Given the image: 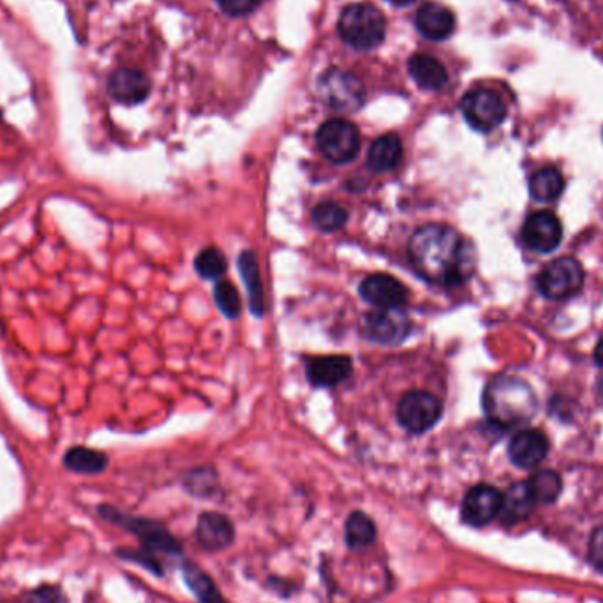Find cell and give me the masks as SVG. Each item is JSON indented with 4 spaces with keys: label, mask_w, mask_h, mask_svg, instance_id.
I'll list each match as a JSON object with an SVG mask.
<instances>
[{
    "label": "cell",
    "mask_w": 603,
    "mask_h": 603,
    "mask_svg": "<svg viewBox=\"0 0 603 603\" xmlns=\"http://www.w3.org/2000/svg\"><path fill=\"white\" fill-rule=\"evenodd\" d=\"M589 561L598 572L603 574V524L591 535L589 542Z\"/></svg>",
    "instance_id": "d6a6232c"
},
{
    "label": "cell",
    "mask_w": 603,
    "mask_h": 603,
    "mask_svg": "<svg viewBox=\"0 0 603 603\" xmlns=\"http://www.w3.org/2000/svg\"><path fill=\"white\" fill-rule=\"evenodd\" d=\"M415 25L424 38L445 41L454 34L455 16L447 6L438 2H427L418 9Z\"/></svg>",
    "instance_id": "ac0fdd59"
},
{
    "label": "cell",
    "mask_w": 603,
    "mask_h": 603,
    "mask_svg": "<svg viewBox=\"0 0 603 603\" xmlns=\"http://www.w3.org/2000/svg\"><path fill=\"white\" fill-rule=\"evenodd\" d=\"M25 603H69L67 596L55 586H41L27 595Z\"/></svg>",
    "instance_id": "4dcf8cb0"
},
{
    "label": "cell",
    "mask_w": 603,
    "mask_h": 603,
    "mask_svg": "<svg viewBox=\"0 0 603 603\" xmlns=\"http://www.w3.org/2000/svg\"><path fill=\"white\" fill-rule=\"evenodd\" d=\"M217 4L226 15L246 16L260 6L261 0H217Z\"/></svg>",
    "instance_id": "1f68e13d"
},
{
    "label": "cell",
    "mask_w": 603,
    "mask_h": 603,
    "mask_svg": "<svg viewBox=\"0 0 603 603\" xmlns=\"http://www.w3.org/2000/svg\"><path fill=\"white\" fill-rule=\"evenodd\" d=\"M388 2H392L394 6H410L415 0H388Z\"/></svg>",
    "instance_id": "e575fe53"
},
{
    "label": "cell",
    "mask_w": 603,
    "mask_h": 603,
    "mask_svg": "<svg viewBox=\"0 0 603 603\" xmlns=\"http://www.w3.org/2000/svg\"><path fill=\"white\" fill-rule=\"evenodd\" d=\"M214 298H216L219 311L226 318H237L242 311V302H240V293L230 281H219L214 290Z\"/></svg>",
    "instance_id": "f546056e"
},
{
    "label": "cell",
    "mask_w": 603,
    "mask_h": 603,
    "mask_svg": "<svg viewBox=\"0 0 603 603\" xmlns=\"http://www.w3.org/2000/svg\"><path fill=\"white\" fill-rule=\"evenodd\" d=\"M239 270L242 281L246 284L251 313L256 318H261L265 311V300H263V288H261L260 268H258V261H256L253 251L240 253Z\"/></svg>",
    "instance_id": "7402d4cb"
},
{
    "label": "cell",
    "mask_w": 603,
    "mask_h": 603,
    "mask_svg": "<svg viewBox=\"0 0 603 603\" xmlns=\"http://www.w3.org/2000/svg\"><path fill=\"white\" fill-rule=\"evenodd\" d=\"M348 221V212L334 201H323L313 210V223L321 231H337Z\"/></svg>",
    "instance_id": "f1b7e54d"
},
{
    "label": "cell",
    "mask_w": 603,
    "mask_h": 603,
    "mask_svg": "<svg viewBox=\"0 0 603 603\" xmlns=\"http://www.w3.org/2000/svg\"><path fill=\"white\" fill-rule=\"evenodd\" d=\"M110 96L122 105H138L150 94L149 76L134 67L117 69L108 80Z\"/></svg>",
    "instance_id": "4fadbf2b"
},
{
    "label": "cell",
    "mask_w": 603,
    "mask_h": 603,
    "mask_svg": "<svg viewBox=\"0 0 603 603\" xmlns=\"http://www.w3.org/2000/svg\"><path fill=\"white\" fill-rule=\"evenodd\" d=\"M376 524L364 512H353L344 524V538L351 549H365L376 540Z\"/></svg>",
    "instance_id": "603a6c76"
},
{
    "label": "cell",
    "mask_w": 603,
    "mask_h": 603,
    "mask_svg": "<svg viewBox=\"0 0 603 603\" xmlns=\"http://www.w3.org/2000/svg\"><path fill=\"white\" fill-rule=\"evenodd\" d=\"M547 452H549V441L545 438L544 432L536 429L517 432L508 445L510 461L514 462L517 468L522 469L536 468L544 461Z\"/></svg>",
    "instance_id": "2e32d148"
},
{
    "label": "cell",
    "mask_w": 603,
    "mask_h": 603,
    "mask_svg": "<svg viewBox=\"0 0 603 603\" xmlns=\"http://www.w3.org/2000/svg\"><path fill=\"white\" fill-rule=\"evenodd\" d=\"M595 358L596 364L600 365V367H603V339L600 341V343H598V346H596Z\"/></svg>",
    "instance_id": "836d02e7"
},
{
    "label": "cell",
    "mask_w": 603,
    "mask_h": 603,
    "mask_svg": "<svg viewBox=\"0 0 603 603\" xmlns=\"http://www.w3.org/2000/svg\"><path fill=\"white\" fill-rule=\"evenodd\" d=\"M408 254L418 276L447 288L466 283L477 267L475 247L447 224L418 228L411 237Z\"/></svg>",
    "instance_id": "6da1fadb"
},
{
    "label": "cell",
    "mask_w": 603,
    "mask_h": 603,
    "mask_svg": "<svg viewBox=\"0 0 603 603\" xmlns=\"http://www.w3.org/2000/svg\"><path fill=\"white\" fill-rule=\"evenodd\" d=\"M563 187H565L563 175L552 166L538 170L529 179V193L536 201H542V203L559 198V194L563 193Z\"/></svg>",
    "instance_id": "cb8c5ba5"
},
{
    "label": "cell",
    "mask_w": 603,
    "mask_h": 603,
    "mask_svg": "<svg viewBox=\"0 0 603 603\" xmlns=\"http://www.w3.org/2000/svg\"><path fill=\"white\" fill-rule=\"evenodd\" d=\"M522 240L535 253H552L563 240V226L552 212L540 210L526 219Z\"/></svg>",
    "instance_id": "7c38bea8"
},
{
    "label": "cell",
    "mask_w": 603,
    "mask_h": 603,
    "mask_svg": "<svg viewBox=\"0 0 603 603\" xmlns=\"http://www.w3.org/2000/svg\"><path fill=\"white\" fill-rule=\"evenodd\" d=\"M196 540L205 551H224L235 540V526L226 515L205 512L200 515L196 524Z\"/></svg>",
    "instance_id": "9a60e30c"
},
{
    "label": "cell",
    "mask_w": 603,
    "mask_h": 603,
    "mask_svg": "<svg viewBox=\"0 0 603 603\" xmlns=\"http://www.w3.org/2000/svg\"><path fill=\"white\" fill-rule=\"evenodd\" d=\"M528 487L533 498H535L536 505L538 503H554L561 494V478H559L556 471L551 469H542V471H536L533 477L528 480Z\"/></svg>",
    "instance_id": "4316f807"
},
{
    "label": "cell",
    "mask_w": 603,
    "mask_h": 603,
    "mask_svg": "<svg viewBox=\"0 0 603 603\" xmlns=\"http://www.w3.org/2000/svg\"><path fill=\"white\" fill-rule=\"evenodd\" d=\"M484 408L494 424L508 429L526 424L536 413V395L526 381L499 374L484 392Z\"/></svg>",
    "instance_id": "7a4b0ae2"
},
{
    "label": "cell",
    "mask_w": 603,
    "mask_h": 603,
    "mask_svg": "<svg viewBox=\"0 0 603 603\" xmlns=\"http://www.w3.org/2000/svg\"><path fill=\"white\" fill-rule=\"evenodd\" d=\"M501 499L503 494L492 485L480 484L471 487L462 499V522L473 528L487 526L498 517Z\"/></svg>",
    "instance_id": "8fae6325"
},
{
    "label": "cell",
    "mask_w": 603,
    "mask_h": 603,
    "mask_svg": "<svg viewBox=\"0 0 603 603\" xmlns=\"http://www.w3.org/2000/svg\"><path fill=\"white\" fill-rule=\"evenodd\" d=\"M316 89L321 101L335 112H357L364 105V83L350 71L328 69L320 76Z\"/></svg>",
    "instance_id": "5b68a950"
},
{
    "label": "cell",
    "mask_w": 603,
    "mask_h": 603,
    "mask_svg": "<svg viewBox=\"0 0 603 603\" xmlns=\"http://www.w3.org/2000/svg\"><path fill=\"white\" fill-rule=\"evenodd\" d=\"M182 574H184L187 586L191 588L194 596L201 603H226L209 575L205 574L200 566L194 565L193 561H186V565L182 568Z\"/></svg>",
    "instance_id": "d4e9b609"
},
{
    "label": "cell",
    "mask_w": 603,
    "mask_h": 603,
    "mask_svg": "<svg viewBox=\"0 0 603 603\" xmlns=\"http://www.w3.org/2000/svg\"><path fill=\"white\" fill-rule=\"evenodd\" d=\"M64 466L75 473L96 475L108 466V459L105 454L92 448L75 447L67 450L64 455Z\"/></svg>",
    "instance_id": "484cf974"
},
{
    "label": "cell",
    "mask_w": 603,
    "mask_h": 603,
    "mask_svg": "<svg viewBox=\"0 0 603 603\" xmlns=\"http://www.w3.org/2000/svg\"><path fill=\"white\" fill-rule=\"evenodd\" d=\"M194 268L203 279H219L224 276L228 261L223 251H219L217 247H207L196 256Z\"/></svg>",
    "instance_id": "83f0119b"
},
{
    "label": "cell",
    "mask_w": 603,
    "mask_h": 603,
    "mask_svg": "<svg viewBox=\"0 0 603 603\" xmlns=\"http://www.w3.org/2000/svg\"><path fill=\"white\" fill-rule=\"evenodd\" d=\"M512 2H517V0H512Z\"/></svg>",
    "instance_id": "8d00e7d4"
},
{
    "label": "cell",
    "mask_w": 603,
    "mask_h": 603,
    "mask_svg": "<svg viewBox=\"0 0 603 603\" xmlns=\"http://www.w3.org/2000/svg\"><path fill=\"white\" fill-rule=\"evenodd\" d=\"M360 295L365 302L371 306L378 307H402L408 300V290L404 288L401 281L387 274H374L365 277L360 284Z\"/></svg>",
    "instance_id": "5bb4252c"
},
{
    "label": "cell",
    "mask_w": 603,
    "mask_h": 603,
    "mask_svg": "<svg viewBox=\"0 0 603 603\" xmlns=\"http://www.w3.org/2000/svg\"><path fill=\"white\" fill-rule=\"evenodd\" d=\"M316 143L321 154L330 163L346 164L357 157L360 150V133L355 124L344 119H330L321 124L316 133Z\"/></svg>",
    "instance_id": "8992f818"
},
{
    "label": "cell",
    "mask_w": 603,
    "mask_h": 603,
    "mask_svg": "<svg viewBox=\"0 0 603 603\" xmlns=\"http://www.w3.org/2000/svg\"><path fill=\"white\" fill-rule=\"evenodd\" d=\"M401 159V138L397 134H383L369 149L367 168L374 173L392 172L399 166Z\"/></svg>",
    "instance_id": "44dd1931"
},
{
    "label": "cell",
    "mask_w": 603,
    "mask_h": 603,
    "mask_svg": "<svg viewBox=\"0 0 603 603\" xmlns=\"http://www.w3.org/2000/svg\"><path fill=\"white\" fill-rule=\"evenodd\" d=\"M99 512L105 517L106 521L115 522V524H119L124 529H129L133 535L140 538L143 545V554L138 556V559L149 566V570L156 572L157 575H163V568H161V563L157 561L156 554L177 556L182 552L179 542L157 522L129 517V515L120 514L112 507H103Z\"/></svg>",
    "instance_id": "3957f363"
},
{
    "label": "cell",
    "mask_w": 603,
    "mask_h": 603,
    "mask_svg": "<svg viewBox=\"0 0 603 603\" xmlns=\"http://www.w3.org/2000/svg\"><path fill=\"white\" fill-rule=\"evenodd\" d=\"M461 112L478 133H491L507 119V106L491 89H473L464 94Z\"/></svg>",
    "instance_id": "52a82bcc"
},
{
    "label": "cell",
    "mask_w": 603,
    "mask_h": 603,
    "mask_svg": "<svg viewBox=\"0 0 603 603\" xmlns=\"http://www.w3.org/2000/svg\"><path fill=\"white\" fill-rule=\"evenodd\" d=\"M408 71L418 87L424 90H441L448 82V73L440 60L427 53H417L408 62Z\"/></svg>",
    "instance_id": "d6986e66"
},
{
    "label": "cell",
    "mask_w": 603,
    "mask_h": 603,
    "mask_svg": "<svg viewBox=\"0 0 603 603\" xmlns=\"http://www.w3.org/2000/svg\"><path fill=\"white\" fill-rule=\"evenodd\" d=\"M411 320L402 307H381L365 318V332L374 343L395 346L410 335Z\"/></svg>",
    "instance_id": "30bf717a"
},
{
    "label": "cell",
    "mask_w": 603,
    "mask_h": 603,
    "mask_svg": "<svg viewBox=\"0 0 603 603\" xmlns=\"http://www.w3.org/2000/svg\"><path fill=\"white\" fill-rule=\"evenodd\" d=\"M535 507L536 501L529 491L528 482H517L510 485L508 491L503 494L499 517L505 524H517L528 519Z\"/></svg>",
    "instance_id": "ffe728a7"
},
{
    "label": "cell",
    "mask_w": 603,
    "mask_h": 603,
    "mask_svg": "<svg viewBox=\"0 0 603 603\" xmlns=\"http://www.w3.org/2000/svg\"><path fill=\"white\" fill-rule=\"evenodd\" d=\"M337 30L346 45L357 50H373L385 39L387 20L373 4L357 2L343 9Z\"/></svg>",
    "instance_id": "277c9868"
},
{
    "label": "cell",
    "mask_w": 603,
    "mask_h": 603,
    "mask_svg": "<svg viewBox=\"0 0 603 603\" xmlns=\"http://www.w3.org/2000/svg\"><path fill=\"white\" fill-rule=\"evenodd\" d=\"M353 371V364L344 355H330V357H314L307 360V380L313 387H335L344 380H348Z\"/></svg>",
    "instance_id": "e0dca14e"
},
{
    "label": "cell",
    "mask_w": 603,
    "mask_h": 603,
    "mask_svg": "<svg viewBox=\"0 0 603 603\" xmlns=\"http://www.w3.org/2000/svg\"><path fill=\"white\" fill-rule=\"evenodd\" d=\"M538 290L551 300H565L579 293L584 284V268L574 258L551 261L536 279Z\"/></svg>",
    "instance_id": "ba28073f"
},
{
    "label": "cell",
    "mask_w": 603,
    "mask_h": 603,
    "mask_svg": "<svg viewBox=\"0 0 603 603\" xmlns=\"http://www.w3.org/2000/svg\"><path fill=\"white\" fill-rule=\"evenodd\" d=\"M602 392H603V381H602Z\"/></svg>",
    "instance_id": "d590c367"
},
{
    "label": "cell",
    "mask_w": 603,
    "mask_h": 603,
    "mask_svg": "<svg viewBox=\"0 0 603 603\" xmlns=\"http://www.w3.org/2000/svg\"><path fill=\"white\" fill-rule=\"evenodd\" d=\"M441 411L438 397L424 390H413L399 401L397 420L411 434H422L440 422Z\"/></svg>",
    "instance_id": "9c48e42d"
}]
</instances>
